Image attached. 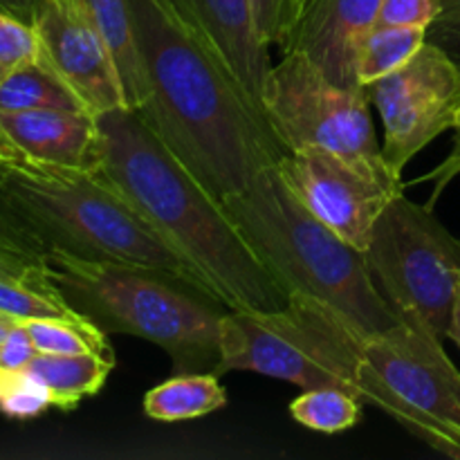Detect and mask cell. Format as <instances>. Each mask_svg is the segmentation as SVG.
<instances>
[{"label": "cell", "instance_id": "7c38bea8", "mask_svg": "<svg viewBox=\"0 0 460 460\" xmlns=\"http://www.w3.org/2000/svg\"><path fill=\"white\" fill-rule=\"evenodd\" d=\"M382 0H286L277 43L301 52L332 81L358 84V49L376 25Z\"/></svg>", "mask_w": 460, "mask_h": 460}, {"label": "cell", "instance_id": "6da1fadb", "mask_svg": "<svg viewBox=\"0 0 460 460\" xmlns=\"http://www.w3.org/2000/svg\"><path fill=\"white\" fill-rule=\"evenodd\" d=\"M139 66V112L214 198L245 189L286 148L263 108L169 0H128Z\"/></svg>", "mask_w": 460, "mask_h": 460}, {"label": "cell", "instance_id": "9c48e42d", "mask_svg": "<svg viewBox=\"0 0 460 460\" xmlns=\"http://www.w3.org/2000/svg\"><path fill=\"white\" fill-rule=\"evenodd\" d=\"M279 171L295 196L359 252L371 243L385 207L404 191L402 175L386 162L350 160L326 148L286 153Z\"/></svg>", "mask_w": 460, "mask_h": 460}, {"label": "cell", "instance_id": "8fae6325", "mask_svg": "<svg viewBox=\"0 0 460 460\" xmlns=\"http://www.w3.org/2000/svg\"><path fill=\"white\" fill-rule=\"evenodd\" d=\"M39 54L90 115L128 108L117 58L81 0H40L34 21Z\"/></svg>", "mask_w": 460, "mask_h": 460}, {"label": "cell", "instance_id": "4dcf8cb0", "mask_svg": "<svg viewBox=\"0 0 460 460\" xmlns=\"http://www.w3.org/2000/svg\"><path fill=\"white\" fill-rule=\"evenodd\" d=\"M39 263L22 259V256L13 254V252L0 247V279H13V281H27L30 274Z\"/></svg>", "mask_w": 460, "mask_h": 460}, {"label": "cell", "instance_id": "1f68e13d", "mask_svg": "<svg viewBox=\"0 0 460 460\" xmlns=\"http://www.w3.org/2000/svg\"><path fill=\"white\" fill-rule=\"evenodd\" d=\"M39 7L40 0H0V9H3V12L12 13L18 21L27 22V25H34Z\"/></svg>", "mask_w": 460, "mask_h": 460}, {"label": "cell", "instance_id": "d6986e66", "mask_svg": "<svg viewBox=\"0 0 460 460\" xmlns=\"http://www.w3.org/2000/svg\"><path fill=\"white\" fill-rule=\"evenodd\" d=\"M81 3L85 4L99 30L103 31L112 54H115L117 67H119L121 81H124L128 108H137L142 84H139V66L137 52H135L128 0H81Z\"/></svg>", "mask_w": 460, "mask_h": 460}, {"label": "cell", "instance_id": "ffe728a7", "mask_svg": "<svg viewBox=\"0 0 460 460\" xmlns=\"http://www.w3.org/2000/svg\"><path fill=\"white\" fill-rule=\"evenodd\" d=\"M364 402L337 386H319L305 389L290 404V416L299 425L322 434H340L349 431L362 420Z\"/></svg>", "mask_w": 460, "mask_h": 460}, {"label": "cell", "instance_id": "5b68a950", "mask_svg": "<svg viewBox=\"0 0 460 460\" xmlns=\"http://www.w3.org/2000/svg\"><path fill=\"white\" fill-rule=\"evenodd\" d=\"M223 207L288 296L326 301L368 332L402 322L377 290L364 252L323 225L295 196L279 164L223 198Z\"/></svg>", "mask_w": 460, "mask_h": 460}, {"label": "cell", "instance_id": "8992f818", "mask_svg": "<svg viewBox=\"0 0 460 460\" xmlns=\"http://www.w3.org/2000/svg\"><path fill=\"white\" fill-rule=\"evenodd\" d=\"M443 344L409 322L367 331L359 344V395L431 449L460 458V371Z\"/></svg>", "mask_w": 460, "mask_h": 460}, {"label": "cell", "instance_id": "30bf717a", "mask_svg": "<svg viewBox=\"0 0 460 460\" xmlns=\"http://www.w3.org/2000/svg\"><path fill=\"white\" fill-rule=\"evenodd\" d=\"M380 112L386 164L402 175L404 166L445 130L460 112V67L445 49L425 40L411 61L368 85Z\"/></svg>", "mask_w": 460, "mask_h": 460}, {"label": "cell", "instance_id": "44dd1931", "mask_svg": "<svg viewBox=\"0 0 460 460\" xmlns=\"http://www.w3.org/2000/svg\"><path fill=\"white\" fill-rule=\"evenodd\" d=\"M27 332L34 341L36 353L48 355H79L99 353L112 355L108 335L88 322H57V319H31L25 322Z\"/></svg>", "mask_w": 460, "mask_h": 460}, {"label": "cell", "instance_id": "f546056e", "mask_svg": "<svg viewBox=\"0 0 460 460\" xmlns=\"http://www.w3.org/2000/svg\"><path fill=\"white\" fill-rule=\"evenodd\" d=\"M283 3H286V0H252V7H254V16H256V25H259V34L263 36V40L268 45L277 43L279 25H281Z\"/></svg>", "mask_w": 460, "mask_h": 460}, {"label": "cell", "instance_id": "cb8c5ba5", "mask_svg": "<svg viewBox=\"0 0 460 460\" xmlns=\"http://www.w3.org/2000/svg\"><path fill=\"white\" fill-rule=\"evenodd\" d=\"M39 54L34 27L0 9V79Z\"/></svg>", "mask_w": 460, "mask_h": 460}, {"label": "cell", "instance_id": "4316f807", "mask_svg": "<svg viewBox=\"0 0 460 460\" xmlns=\"http://www.w3.org/2000/svg\"><path fill=\"white\" fill-rule=\"evenodd\" d=\"M427 40L445 49L460 67V0H443L438 18L427 27Z\"/></svg>", "mask_w": 460, "mask_h": 460}, {"label": "cell", "instance_id": "d6a6232c", "mask_svg": "<svg viewBox=\"0 0 460 460\" xmlns=\"http://www.w3.org/2000/svg\"><path fill=\"white\" fill-rule=\"evenodd\" d=\"M447 340H452L454 344L460 349V292L454 301V310H452V319H449V328H447Z\"/></svg>", "mask_w": 460, "mask_h": 460}, {"label": "cell", "instance_id": "9a60e30c", "mask_svg": "<svg viewBox=\"0 0 460 460\" xmlns=\"http://www.w3.org/2000/svg\"><path fill=\"white\" fill-rule=\"evenodd\" d=\"M112 368H115V358L99 353H36L25 371L31 373L49 391L52 407L67 411V409H75L81 400L99 394Z\"/></svg>", "mask_w": 460, "mask_h": 460}, {"label": "cell", "instance_id": "e575fe53", "mask_svg": "<svg viewBox=\"0 0 460 460\" xmlns=\"http://www.w3.org/2000/svg\"><path fill=\"white\" fill-rule=\"evenodd\" d=\"M13 323H16V319H3V322H0V344H3V340L7 337V332L12 331Z\"/></svg>", "mask_w": 460, "mask_h": 460}, {"label": "cell", "instance_id": "3957f363", "mask_svg": "<svg viewBox=\"0 0 460 460\" xmlns=\"http://www.w3.org/2000/svg\"><path fill=\"white\" fill-rule=\"evenodd\" d=\"M0 200L45 252L155 270L211 296L200 274L99 171L36 164L21 153L3 157Z\"/></svg>", "mask_w": 460, "mask_h": 460}, {"label": "cell", "instance_id": "83f0119b", "mask_svg": "<svg viewBox=\"0 0 460 460\" xmlns=\"http://www.w3.org/2000/svg\"><path fill=\"white\" fill-rule=\"evenodd\" d=\"M36 349L25 322H16L0 344V371H21L34 359Z\"/></svg>", "mask_w": 460, "mask_h": 460}, {"label": "cell", "instance_id": "836d02e7", "mask_svg": "<svg viewBox=\"0 0 460 460\" xmlns=\"http://www.w3.org/2000/svg\"><path fill=\"white\" fill-rule=\"evenodd\" d=\"M12 155H18V151L13 148V144L4 137L3 130H0V160H3V157H12Z\"/></svg>", "mask_w": 460, "mask_h": 460}, {"label": "cell", "instance_id": "e0dca14e", "mask_svg": "<svg viewBox=\"0 0 460 460\" xmlns=\"http://www.w3.org/2000/svg\"><path fill=\"white\" fill-rule=\"evenodd\" d=\"M0 111H85L75 90L36 54L0 79Z\"/></svg>", "mask_w": 460, "mask_h": 460}, {"label": "cell", "instance_id": "603a6c76", "mask_svg": "<svg viewBox=\"0 0 460 460\" xmlns=\"http://www.w3.org/2000/svg\"><path fill=\"white\" fill-rule=\"evenodd\" d=\"M52 407L49 391L25 368L0 371V411L9 418H34Z\"/></svg>", "mask_w": 460, "mask_h": 460}, {"label": "cell", "instance_id": "2e32d148", "mask_svg": "<svg viewBox=\"0 0 460 460\" xmlns=\"http://www.w3.org/2000/svg\"><path fill=\"white\" fill-rule=\"evenodd\" d=\"M227 404V391L211 373H178L144 395V413L160 422H182Z\"/></svg>", "mask_w": 460, "mask_h": 460}, {"label": "cell", "instance_id": "d590c367", "mask_svg": "<svg viewBox=\"0 0 460 460\" xmlns=\"http://www.w3.org/2000/svg\"><path fill=\"white\" fill-rule=\"evenodd\" d=\"M3 319H12V317H4V314H0V322H3Z\"/></svg>", "mask_w": 460, "mask_h": 460}, {"label": "cell", "instance_id": "ac0fdd59", "mask_svg": "<svg viewBox=\"0 0 460 460\" xmlns=\"http://www.w3.org/2000/svg\"><path fill=\"white\" fill-rule=\"evenodd\" d=\"M425 27L373 25L358 49V84L368 88L376 81L411 61L413 54L425 45Z\"/></svg>", "mask_w": 460, "mask_h": 460}, {"label": "cell", "instance_id": "484cf974", "mask_svg": "<svg viewBox=\"0 0 460 460\" xmlns=\"http://www.w3.org/2000/svg\"><path fill=\"white\" fill-rule=\"evenodd\" d=\"M0 247L31 261V263H40V256L45 254L34 234L12 214V209L3 200H0Z\"/></svg>", "mask_w": 460, "mask_h": 460}, {"label": "cell", "instance_id": "ba28073f", "mask_svg": "<svg viewBox=\"0 0 460 460\" xmlns=\"http://www.w3.org/2000/svg\"><path fill=\"white\" fill-rule=\"evenodd\" d=\"M261 108L286 153L326 148L362 162H386L364 85H341L301 52H281L265 75ZM394 171V169H391Z\"/></svg>", "mask_w": 460, "mask_h": 460}, {"label": "cell", "instance_id": "7a4b0ae2", "mask_svg": "<svg viewBox=\"0 0 460 460\" xmlns=\"http://www.w3.org/2000/svg\"><path fill=\"white\" fill-rule=\"evenodd\" d=\"M97 124L99 173L200 274L216 301L227 310L286 308L288 295L223 202L189 173L135 108L102 112Z\"/></svg>", "mask_w": 460, "mask_h": 460}, {"label": "cell", "instance_id": "277c9868", "mask_svg": "<svg viewBox=\"0 0 460 460\" xmlns=\"http://www.w3.org/2000/svg\"><path fill=\"white\" fill-rule=\"evenodd\" d=\"M106 335H133L169 353L178 373L214 371L220 358V301L155 272L48 250L30 274Z\"/></svg>", "mask_w": 460, "mask_h": 460}, {"label": "cell", "instance_id": "d4e9b609", "mask_svg": "<svg viewBox=\"0 0 460 460\" xmlns=\"http://www.w3.org/2000/svg\"><path fill=\"white\" fill-rule=\"evenodd\" d=\"M443 0H382L376 25L429 27L438 18Z\"/></svg>", "mask_w": 460, "mask_h": 460}, {"label": "cell", "instance_id": "7402d4cb", "mask_svg": "<svg viewBox=\"0 0 460 460\" xmlns=\"http://www.w3.org/2000/svg\"><path fill=\"white\" fill-rule=\"evenodd\" d=\"M0 314L16 322H31V319L85 322L34 279H27V281L0 279Z\"/></svg>", "mask_w": 460, "mask_h": 460}, {"label": "cell", "instance_id": "52a82bcc", "mask_svg": "<svg viewBox=\"0 0 460 460\" xmlns=\"http://www.w3.org/2000/svg\"><path fill=\"white\" fill-rule=\"evenodd\" d=\"M364 259L377 290L402 322L447 340L460 292V241L431 207L398 193L377 218Z\"/></svg>", "mask_w": 460, "mask_h": 460}, {"label": "cell", "instance_id": "4fadbf2b", "mask_svg": "<svg viewBox=\"0 0 460 460\" xmlns=\"http://www.w3.org/2000/svg\"><path fill=\"white\" fill-rule=\"evenodd\" d=\"M184 22L227 63L243 88L261 106L270 45L259 34L252 0H169Z\"/></svg>", "mask_w": 460, "mask_h": 460}, {"label": "cell", "instance_id": "5bb4252c", "mask_svg": "<svg viewBox=\"0 0 460 460\" xmlns=\"http://www.w3.org/2000/svg\"><path fill=\"white\" fill-rule=\"evenodd\" d=\"M0 130L25 160L61 169L97 171V117L84 111H0Z\"/></svg>", "mask_w": 460, "mask_h": 460}, {"label": "cell", "instance_id": "f1b7e54d", "mask_svg": "<svg viewBox=\"0 0 460 460\" xmlns=\"http://www.w3.org/2000/svg\"><path fill=\"white\" fill-rule=\"evenodd\" d=\"M452 130H454V146L452 151H449V155L445 157V160L431 171V173L422 175V178L418 180V182H431V196L429 200H427V207H431V209H434L438 198L445 193V189H447L449 184H452L460 175V112L456 121H454Z\"/></svg>", "mask_w": 460, "mask_h": 460}]
</instances>
